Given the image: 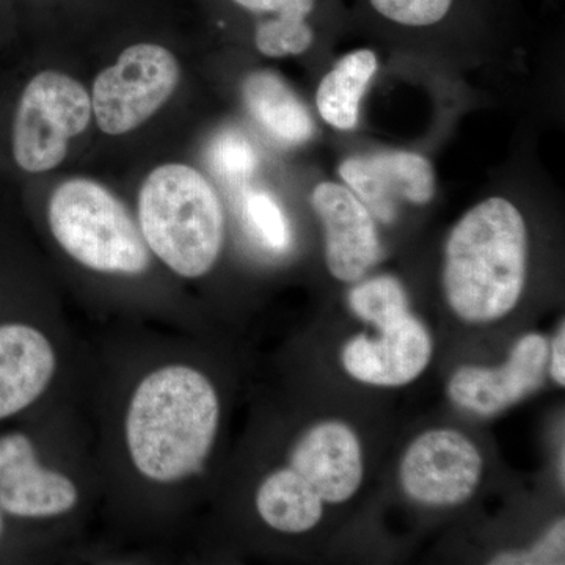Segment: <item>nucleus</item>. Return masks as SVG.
I'll list each match as a JSON object with an SVG mask.
<instances>
[{"label":"nucleus","mask_w":565,"mask_h":565,"mask_svg":"<svg viewBox=\"0 0 565 565\" xmlns=\"http://www.w3.org/2000/svg\"><path fill=\"white\" fill-rule=\"evenodd\" d=\"M214 386L189 366L148 374L126 416V440L137 470L152 481L173 482L202 468L218 427Z\"/></svg>","instance_id":"f257e3e1"},{"label":"nucleus","mask_w":565,"mask_h":565,"mask_svg":"<svg viewBox=\"0 0 565 565\" xmlns=\"http://www.w3.org/2000/svg\"><path fill=\"white\" fill-rule=\"evenodd\" d=\"M522 214L504 199L486 200L460 218L446 243V300L467 322H492L514 310L526 277Z\"/></svg>","instance_id":"f03ea898"},{"label":"nucleus","mask_w":565,"mask_h":565,"mask_svg":"<svg viewBox=\"0 0 565 565\" xmlns=\"http://www.w3.org/2000/svg\"><path fill=\"white\" fill-rule=\"evenodd\" d=\"M139 222L148 248L181 277H203L221 255V199L185 163H166L148 174L139 193Z\"/></svg>","instance_id":"7ed1b4c3"},{"label":"nucleus","mask_w":565,"mask_h":565,"mask_svg":"<svg viewBox=\"0 0 565 565\" xmlns=\"http://www.w3.org/2000/svg\"><path fill=\"white\" fill-rule=\"evenodd\" d=\"M47 218L63 250L88 269L139 275L150 266V248L131 214L98 182H62L52 192Z\"/></svg>","instance_id":"20e7f679"},{"label":"nucleus","mask_w":565,"mask_h":565,"mask_svg":"<svg viewBox=\"0 0 565 565\" xmlns=\"http://www.w3.org/2000/svg\"><path fill=\"white\" fill-rule=\"evenodd\" d=\"M92 111L90 95L81 82L58 71L36 74L14 114V161L28 173L54 170L65 161L70 140L90 125Z\"/></svg>","instance_id":"39448f33"},{"label":"nucleus","mask_w":565,"mask_h":565,"mask_svg":"<svg viewBox=\"0 0 565 565\" xmlns=\"http://www.w3.org/2000/svg\"><path fill=\"white\" fill-rule=\"evenodd\" d=\"M181 70L166 47L139 43L121 52L93 84L92 110L104 134L122 136L150 120L180 84Z\"/></svg>","instance_id":"423d86ee"},{"label":"nucleus","mask_w":565,"mask_h":565,"mask_svg":"<svg viewBox=\"0 0 565 565\" xmlns=\"http://www.w3.org/2000/svg\"><path fill=\"white\" fill-rule=\"evenodd\" d=\"M482 471L476 446L456 430L419 435L401 463V481L412 500L430 505L463 503L475 493Z\"/></svg>","instance_id":"0eeeda50"},{"label":"nucleus","mask_w":565,"mask_h":565,"mask_svg":"<svg viewBox=\"0 0 565 565\" xmlns=\"http://www.w3.org/2000/svg\"><path fill=\"white\" fill-rule=\"evenodd\" d=\"M550 348L542 334H526L500 367H460L448 394L452 403L476 415L500 414L533 393L544 382Z\"/></svg>","instance_id":"6e6552de"},{"label":"nucleus","mask_w":565,"mask_h":565,"mask_svg":"<svg viewBox=\"0 0 565 565\" xmlns=\"http://www.w3.org/2000/svg\"><path fill=\"white\" fill-rule=\"evenodd\" d=\"M326 228V259L337 280L359 281L381 262L382 248L373 214L351 189L321 182L311 196Z\"/></svg>","instance_id":"1a4fd4ad"},{"label":"nucleus","mask_w":565,"mask_h":565,"mask_svg":"<svg viewBox=\"0 0 565 565\" xmlns=\"http://www.w3.org/2000/svg\"><path fill=\"white\" fill-rule=\"evenodd\" d=\"M340 177L356 199L382 222H393L396 202H430L435 192L433 166L423 156L385 151L345 159Z\"/></svg>","instance_id":"9d476101"},{"label":"nucleus","mask_w":565,"mask_h":565,"mask_svg":"<svg viewBox=\"0 0 565 565\" xmlns=\"http://www.w3.org/2000/svg\"><path fill=\"white\" fill-rule=\"evenodd\" d=\"M77 503L66 476L41 467L24 434L0 437V508L9 514L41 519L65 514Z\"/></svg>","instance_id":"9b49d317"},{"label":"nucleus","mask_w":565,"mask_h":565,"mask_svg":"<svg viewBox=\"0 0 565 565\" xmlns=\"http://www.w3.org/2000/svg\"><path fill=\"white\" fill-rule=\"evenodd\" d=\"M433 356V338L415 316L382 330L381 337L352 338L343 349L345 371L375 386H403L418 379Z\"/></svg>","instance_id":"f8f14e48"},{"label":"nucleus","mask_w":565,"mask_h":565,"mask_svg":"<svg viewBox=\"0 0 565 565\" xmlns=\"http://www.w3.org/2000/svg\"><path fill=\"white\" fill-rule=\"evenodd\" d=\"M291 468L315 487L322 501L344 503L362 484L359 438L343 423L318 424L297 444Z\"/></svg>","instance_id":"ddd939ff"},{"label":"nucleus","mask_w":565,"mask_h":565,"mask_svg":"<svg viewBox=\"0 0 565 565\" xmlns=\"http://www.w3.org/2000/svg\"><path fill=\"white\" fill-rule=\"evenodd\" d=\"M54 371V349L43 333L22 323L0 326V419L35 403Z\"/></svg>","instance_id":"4468645a"},{"label":"nucleus","mask_w":565,"mask_h":565,"mask_svg":"<svg viewBox=\"0 0 565 565\" xmlns=\"http://www.w3.org/2000/svg\"><path fill=\"white\" fill-rule=\"evenodd\" d=\"M245 107L274 139L285 145H302L313 137L310 111L280 76L255 71L243 85Z\"/></svg>","instance_id":"2eb2a0df"},{"label":"nucleus","mask_w":565,"mask_h":565,"mask_svg":"<svg viewBox=\"0 0 565 565\" xmlns=\"http://www.w3.org/2000/svg\"><path fill=\"white\" fill-rule=\"evenodd\" d=\"M256 509L264 522L281 533L300 534L321 522L322 498L292 468L275 471L259 487Z\"/></svg>","instance_id":"dca6fc26"},{"label":"nucleus","mask_w":565,"mask_h":565,"mask_svg":"<svg viewBox=\"0 0 565 565\" xmlns=\"http://www.w3.org/2000/svg\"><path fill=\"white\" fill-rule=\"evenodd\" d=\"M377 71V57L371 50L344 55L319 84L316 104L322 120L349 131L359 120L360 103Z\"/></svg>","instance_id":"f3484780"},{"label":"nucleus","mask_w":565,"mask_h":565,"mask_svg":"<svg viewBox=\"0 0 565 565\" xmlns=\"http://www.w3.org/2000/svg\"><path fill=\"white\" fill-rule=\"evenodd\" d=\"M349 305L353 313L374 323L381 332L411 313L407 294L393 277H375L360 282L349 294Z\"/></svg>","instance_id":"a211bd4d"},{"label":"nucleus","mask_w":565,"mask_h":565,"mask_svg":"<svg viewBox=\"0 0 565 565\" xmlns=\"http://www.w3.org/2000/svg\"><path fill=\"white\" fill-rule=\"evenodd\" d=\"M459 0H366L375 17L405 29H429L448 21Z\"/></svg>","instance_id":"6ab92c4d"},{"label":"nucleus","mask_w":565,"mask_h":565,"mask_svg":"<svg viewBox=\"0 0 565 565\" xmlns=\"http://www.w3.org/2000/svg\"><path fill=\"white\" fill-rule=\"evenodd\" d=\"M315 29L310 20L263 18L256 24L255 44L267 57H288L310 50Z\"/></svg>","instance_id":"aec40b11"},{"label":"nucleus","mask_w":565,"mask_h":565,"mask_svg":"<svg viewBox=\"0 0 565 565\" xmlns=\"http://www.w3.org/2000/svg\"><path fill=\"white\" fill-rule=\"evenodd\" d=\"M210 161L221 177L243 181L255 173L258 156L243 134L226 131L212 141Z\"/></svg>","instance_id":"412c9836"},{"label":"nucleus","mask_w":565,"mask_h":565,"mask_svg":"<svg viewBox=\"0 0 565 565\" xmlns=\"http://www.w3.org/2000/svg\"><path fill=\"white\" fill-rule=\"evenodd\" d=\"M248 221L264 243L274 250H285L291 241L288 222L273 196L264 192H252L245 200Z\"/></svg>","instance_id":"4be33fe9"},{"label":"nucleus","mask_w":565,"mask_h":565,"mask_svg":"<svg viewBox=\"0 0 565 565\" xmlns=\"http://www.w3.org/2000/svg\"><path fill=\"white\" fill-rule=\"evenodd\" d=\"M564 520H559L530 552L503 553L494 557L492 564H564Z\"/></svg>","instance_id":"5701e85b"},{"label":"nucleus","mask_w":565,"mask_h":565,"mask_svg":"<svg viewBox=\"0 0 565 565\" xmlns=\"http://www.w3.org/2000/svg\"><path fill=\"white\" fill-rule=\"evenodd\" d=\"M232 2L248 13L264 18L311 20L316 10L319 9V0H232Z\"/></svg>","instance_id":"b1692460"},{"label":"nucleus","mask_w":565,"mask_h":565,"mask_svg":"<svg viewBox=\"0 0 565 565\" xmlns=\"http://www.w3.org/2000/svg\"><path fill=\"white\" fill-rule=\"evenodd\" d=\"M565 332L564 326H561L559 332L556 333L553 340L552 348V377L555 379L556 384L565 385Z\"/></svg>","instance_id":"393cba45"},{"label":"nucleus","mask_w":565,"mask_h":565,"mask_svg":"<svg viewBox=\"0 0 565 565\" xmlns=\"http://www.w3.org/2000/svg\"><path fill=\"white\" fill-rule=\"evenodd\" d=\"M0 533H2V516H0Z\"/></svg>","instance_id":"a878e982"}]
</instances>
